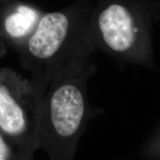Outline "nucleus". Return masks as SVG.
Masks as SVG:
<instances>
[{"mask_svg": "<svg viewBox=\"0 0 160 160\" xmlns=\"http://www.w3.org/2000/svg\"><path fill=\"white\" fill-rule=\"evenodd\" d=\"M97 71L83 68L52 81L42 98L38 130L39 148L51 159H72L86 127L97 115L88 101V82Z\"/></svg>", "mask_w": 160, "mask_h": 160, "instance_id": "1", "label": "nucleus"}, {"mask_svg": "<svg viewBox=\"0 0 160 160\" xmlns=\"http://www.w3.org/2000/svg\"><path fill=\"white\" fill-rule=\"evenodd\" d=\"M15 51L44 94L52 81L93 62L97 48L91 33L75 31L65 13L52 12L42 16L31 37Z\"/></svg>", "mask_w": 160, "mask_h": 160, "instance_id": "2", "label": "nucleus"}, {"mask_svg": "<svg viewBox=\"0 0 160 160\" xmlns=\"http://www.w3.org/2000/svg\"><path fill=\"white\" fill-rule=\"evenodd\" d=\"M42 96L31 79L9 68L0 69V130L14 145L21 159H32L39 149Z\"/></svg>", "mask_w": 160, "mask_h": 160, "instance_id": "3", "label": "nucleus"}, {"mask_svg": "<svg viewBox=\"0 0 160 160\" xmlns=\"http://www.w3.org/2000/svg\"><path fill=\"white\" fill-rule=\"evenodd\" d=\"M97 49L122 62H148L149 40L133 13L125 5L111 3L99 13L92 35Z\"/></svg>", "mask_w": 160, "mask_h": 160, "instance_id": "4", "label": "nucleus"}, {"mask_svg": "<svg viewBox=\"0 0 160 160\" xmlns=\"http://www.w3.org/2000/svg\"><path fill=\"white\" fill-rule=\"evenodd\" d=\"M10 8L2 18L0 39L16 50L31 37L42 17L38 10L24 4Z\"/></svg>", "mask_w": 160, "mask_h": 160, "instance_id": "5", "label": "nucleus"}, {"mask_svg": "<svg viewBox=\"0 0 160 160\" xmlns=\"http://www.w3.org/2000/svg\"><path fill=\"white\" fill-rule=\"evenodd\" d=\"M21 159L19 153L0 130V160Z\"/></svg>", "mask_w": 160, "mask_h": 160, "instance_id": "6", "label": "nucleus"}, {"mask_svg": "<svg viewBox=\"0 0 160 160\" xmlns=\"http://www.w3.org/2000/svg\"><path fill=\"white\" fill-rule=\"evenodd\" d=\"M7 53V45L0 39V59L3 58Z\"/></svg>", "mask_w": 160, "mask_h": 160, "instance_id": "7", "label": "nucleus"}]
</instances>
